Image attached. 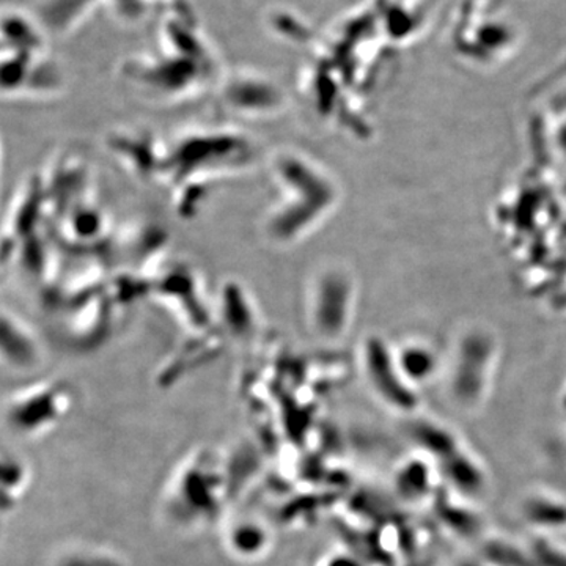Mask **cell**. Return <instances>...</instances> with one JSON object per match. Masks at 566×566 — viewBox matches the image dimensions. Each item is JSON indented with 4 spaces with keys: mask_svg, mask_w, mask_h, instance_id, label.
Masks as SVG:
<instances>
[{
    "mask_svg": "<svg viewBox=\"0 0 566 566\" xmlns=\"http://www.w3.org/2000/svg\"><path fill=\"white\" fill-rule=\"evenodd\" d=\"M31 469L25 460L9 450H3L0 464V491H2V512L7 513L20 504L31 485Z\"/></svg>",
    "mask_w": 566,
    "mask_h": 566,
    "instance_id": "e0dca14e",
    "label": "cell"
},
{
    "mask_svg": "<svg viewBox=\"0 0 566 566\" xmlns=\"http://www.w3.org/2000/svg\"><path fill=\"white\" fill-rule=\"evenodd\" d=\"M312 566H368L360 554L353 553L349 549L331 551L324 554Z\"/></svg>",
    "mask_w": 566,
    "mask_h": 566,
    "instance_id": "ffe728a7",
    "label": "cell"
},
{
    "mask_svg": "<svg viewBox=\"0 0 566 566\" xmlns=\"http://www.w3.org/2000/svg\"><path fill=\"white\" fill-rule=\"evenodd\" d=\"M50 566H133L128 558L96 543H74L59 549Z\"/></svg>",
    "mask_w": 566,
    "mask_h": 566,
    "instance_id": "2e32d148",
    "label": "cell"
},
{
    "mask_svg": "<svg viewBox=\"0 0 566 566\" xmlns=\"http://www.w3.org/2000/svg\"><path fill=\"white\" fill-rule=\"evenodd\" d=\"M223 543L230 556L255 562L268 556L273 547V535L260 521L241 517L223 531Z\"/></svg>",
    "mask_w": 566,
    "mask_h": 566,
    "instance_id": "4fadbf2b",
    "label": "cell"
},
{
    "mask_svg": "<svg viewBox=\"0 0 566 566\" xmlns=\"http://www.w3.org/2000/svg\"><path fill=\"white\" fill-rule=\"evenodd\" d=\"M214 307L219 327L230 338L251 340L262 324L252 294L240 282H223Z\"/></svg>",
    "mask_w": 566,
    "mask_h": 566,
    "instance_id": "ba28073f",
    "label": "cell"
},
{
    "mask_svg": "<svg viewBox=\"0 0 566 566\" xmlns=\"http://www.w3.org/2000/svg\"><path fill=\"white\" fill-rule=\"evenodd\" d=\"M255 155L253 142L240 129L203 126L189 129L167 144L163 185L172 192L181 218L196 216L205 197L223 178L240 174Z\"/></svg>",
    "mask_w": 566,
    "mask_h": 566,
    "instance_id": "7a4b0ae2",
    "label": "cell"
},
{
    "mask_svg": "<svg viewBox=\"0 0 566 566\" xmlns=\"http://www.w3.org/2000/svg\"><path fill=\"white\" fill-rule=\"evenodd\" d=\"M469 501L471 499L442 485L430 505L433 506L436 520L444 531L463 538H474L482 531L483 521Z\"/></svg>",
    "mask_w": 566,
    "mask_h": 566,
    "instance_id": "8fae6325",
    "label": "cell"
},
{
    "mask_svg": "<svg viewBox=\"0 0 566 566\" xmlns=\"http://www.w3.org/2000/svg\"><path fill=\"white\" fill-rule=\"evenodd\" d=\"M531 553L538 566H566V543L556 536L534 535Z\"/></svg>",
    "mask_w": 566,
    "mask_h": 566,
    "instance_id": "d6986e66",
    "label": "cell"
},
{
    "mask_svg": "<svg viewBox=\"0 0 566 566\" xmlns=\"http://www.w3.org/2000/svg\"><path fill=\"white\" fill-rule=\"evenodd\" d=\"M480 560L490 566H538L531 547H523L504 536H494L483 542Z\"/></svg>",
    "mask_w": 566,
    "mask_h": 566,
    "instance_id": "ac0fdd59",
    "label": "cell"
},
{
    "mask_svg": "<svg viewBox=\"0 0 566 566\" xmlns=\"http://www.w3.org/2000/svg\"><path fill=\"white\" fill-rule=\"evenodd\" d=\"M411 438L416 442L417 450L430 457L438 465L455 455L458 450L464 447L455 431L428 420L415 423L411 428Z\"/></svg>",
    "mask_w": 566,
    "mask_h": 566,
    "instance_id": "9a60e30c",
    "label": "cell"
},
{
    "mask_svg": "<svg viewBox=\"0 0 566 566\" xmlns=\"http://www.w3.org/2000/svg\"><path fill=\"white\" fill-rule=\"evenodd\" d=\"M227 114L241 120H268L285 111L286 98L274 81L249 70L226 74L219 88Z\"/></svg>",
    "mask_w": 566,
    "mask_h": 566,
    "instance_id": "5b68a950",
    "label": "cell"
},
{
    "mask_svg": "<svg viewBox=\"0 0 566 566\" xmlns=\"http://www.w3.org/2000/svg\"><path fill=\"white\" fill-rule=\"evenodd\" d=\"M460 566H490V565H486L485 562H482L480 560H474V562H464V564H461Z\"/></svg>",
    "mask_w": 566,
    "mask_h": 566,
    "instance_id": "44dd1931",
    "label": "cell"
},
{
    "mask_svg": "<svg viewBox=\"0 0 566 566\" xmlns=\"http://www.w3.org/2000/svg\"><path fill=\"white\" fill-rule=\"evenodd\" d=\"M344 282L334 270H318L304 286L305 326L316 337H334L344 329L346 296Z\"/></svg>",
    "mask_w": 566,
    "mask_h": 566,
    "instance_id": "8992f818",
    "label": "cell"
},
{
    "mask_svg": "<svg viewBox=\"0 0 566 566\" xmlns=\"http://www.w3.org/2000/svg\"><path fill=\"white\" fill-rule=\"evenodd\" d=\"M441 482L439 465L419 450L415 455L405 458L395 472V490L409 504L433 501L439 488L442 486Z\"/></svg>",
    "mask_w": 566,
    "mask_h": 566,
    "instance_id": "30bf717a",
    "label": "cell"
},
{
    "mask_svg": "<svg viewBox=\"0 0 566 566\" xmlns=\"http://www.w3.org/2000/svg\"><path fill=\"white\" fill-rule=\"evenodd\" d=\"M439 469L447 486L465 497L474 499L485 490L488 482L485 468L465 446L458 450L455 455L439 464Z\"/></svg>",
    "mask_w": 566,
    "mask_h": 566,
    "instance_id": "5bb4252c",
    "label": "cell"
},
{
    "mask_svg": "<svg viewBox=\"0 0 566 566\" xmlns=\"http://www.w3.org/2000/svg\"><path fill=\"white\" fill-rule=\"evenodd\" d=\"M221 458L207 449L185 458L170 475L164 512L185 531H200L221 517L227 502V475Z\"/></svg>",
    "mask_w": 566,
    "mask_h": 566,
    "instance_id": "3957f363",
    "label": "cell"
},
{
    "mask_svg": "<svg viewBox=\"0 0 566 566\" xmlns=\"http://www.w3.org/2000/svg\"><path fill=\"white\" fill-rule=\"evenodd\" d=\"M74 403V390L59 379L36 381L11 392L3 405V423L17 438L50 434L65 420Z\"/></svg>",
    "mask_w": 566,
    "mask_h": 566,
    "instance_id": "277c9868",
    "label": "cell"
},
{
    "mask_svg": "<svg viewBox=\"0 0 566 566\" xmlns=\"http://www.w3.org/2000/svg\"><path fill=\"white\" fill-rule=\"evenodd\" d=\"M2 359L17 374H29L43 360L39 337L31 326L9 308H2Z\"/></svg>",
    "mask_w": 566,
    "mask_h": 566,
    "instance_id": "9c48e42d",
    "label": "cell"
},
{
    "mask_svg": "<svg viewBox=\"0 0 566 566\" xmlns=\"http://www.w3.org/2000/svg\"><path fill=\"white\" fill-rule=\"evenodd\" d=\"M107 148L129 174L142 180L161 181L166 142L159 140L150 133L126 129L112 133L107 139Z\"/></svg>",
    "mask_w": 566,
    "mask_h": 566,
    "instance_id": "52a82bcc",
    "label": "cell"
},
{
    "mask_svg": "<svg viewBox=\"0 0 566 566\" xmlns=\"http://www.w3.org/2000/svg\"><path fill=\"white\" fill-rule=\"evenodd\" d=\"M521 513L535 535L556 536L558 532L566 531V499L553 491L528 493Z\"/></svg>",
    "mask_w": 566,
    "mask_h": 566,
    "instance_id": "7c38bea8",
    "label": "cell"
},
{
    "mask_svg": "<svg viewBox=\"0 0 566 566\" xmlns=\"http://www.w3.org/2000/svg\"><path fill=\"white\" fill-rule=\"evenodd\" d=\"M268 164L273 196L263 212L264 238L277 248L303 243L334 208L337 189L333 178L297 148L274 150Z\"/></svg>",
    "mask_w": 566,
    "mask_h": 566,
    "instance_id": "6da1fadb",
    "label": "cell"
}]
</instances>
